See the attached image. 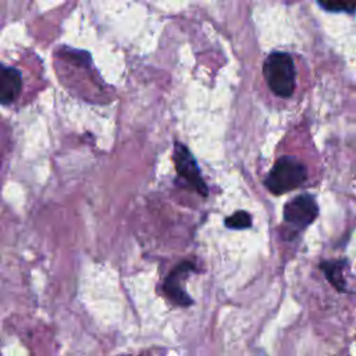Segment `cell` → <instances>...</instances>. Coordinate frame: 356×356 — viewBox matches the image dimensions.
Segmentation results:
<instances>
[{
    "mask_svg": "<svg viewBox=\"0 0 356 356\" xmlns=\"http://www.w3.org/2000/svg\"><path fill=\"white\" fill-rule=\"evenodd\" d=\"M263 75L275 96L282 99L292 96L296 85V68L289 53H270L263 63Z\"/></svg>",
    "mask_w": 356,
    "mask_h": 356,
    "instance_id": "obj_1",
    "label": "cell"
},
{
    "mask_svg": "<svg viewBox=\"0 0 356 356\" xmlns=\"http://www.w3.org/2000/svg\"><path fill=\"white\" fill-rule=\"evenodd\" d=\"M307 178L306 165L293 156L280 157L264 179L266 188L274 195H284L300 186Z\"/></svg>",
    "mask_w": 356,
    "mask_h": 356,
    "instance_id": "obj_2",
    "label": "cell"
},
{
    "mask_svg": "<svg viewBox=\"0 0 356 356\" xmlns=\"http://www.w3.org/2000/svg\"><path fill=\"white\" fill-rule=\"evenodd\" d=\"M172 161H174L178 177L184 181V185L197 192L200 196H207L209 188L200 174V168L195 157L192 156V153L185 145L175 142L174 152H172Z\"/></svg>",
    "mask_w": 356,
    "mask_h": 356,
    "instance_id": "obj_3",
    "label": "cell"
},
{
    "mask_svg": "<svg viewBox=\"0 0 356 356\" xmlns=\"http://www.w3.org/2000/svg\"><path fill=\"white\" fill-rule=\"evenodd\" d=\"M195 270L196 267L192 261L184 260L178 266H175L168 277L164 280L163 292L172 303L184 307L193 305V299L185 291V281Z\"/></svg>",
    "mask_w": 356,
    "mask_h": 356,
    "instance_id": "obj_4",
    "label": "cell"
},
{
    "mask_svg": "<svg viewBox=\"0 0 356 356\" xmlns=\"http://www.w3.org/2000/svg\"><path fill=\"white\" fill-rule=\"evenodd\" d=\"M317 203L309 193L298 195L284 206V220L296 231L310 225L317 217Z\"/></svg>",
    "mask_w": 356,
    "mask_h": 356,
    "instance_id": "obj_5",
    "label": "cell"
},
{
    "mask_svg": "<svg viewBox=\"0 0 356 356\" xmlns=\"http://www.w3.org/2000/svg\"><path fill=\"white\" fill-rule=\"evenodd\" d=\"M22 90V76L14 67L0 65V104L14 103Z\"/></svg>",
    "mask_w": 356,
    "mask_h": 356,
    "instance_id": "obj_6",
    "label": "cell"
},
{
    "mask_svg": "<svg viewBox=\"0 0 356 356\" xmlns=\"http://www.w3.org/2000/svg\"><path fill=\"white\" fill-rule=\"evenodd\" d=\"M343 266H345L343 260H325L320 263V268L323 270L325 278L341 293L346 291V284L342 274Z\"/></svg>",
    "mask_w": 356,
    "mask_h": 356,
    "instance_id": "obj_7",
    "label": "cell"
},
{
    "mask_svg": "<svg viewBox=\"0 0 356 356\" xmlns=\"http://www.w3.org/2000/svg\"><path fill=\"white\" fill-rule=\"evenodd\" d=\"M318 6L330 13L355 14L356 0H317Z\"/></svg>",
    "mask_w": 356,
    "mask_h": 356,
    "instance_id": "obj_8",
    "label": "cell"
},
{
    "mask_svg": "<svg viewBox=\"0 0 356 356\" xmlns=\"http://www.w3.org/2000/svg\"><path fill=\"white\" fill-rule=\"evenodd\" d=\"M225 227L229 229H245L252 225V217L248 211L238 210L234 214L228 216L224 221Z\"/></svg>",
    "mask_w": 356,
    "mask_h": 356,
    "instance_id": "obj_9",
    "label": "cell"
}]
</instances>
